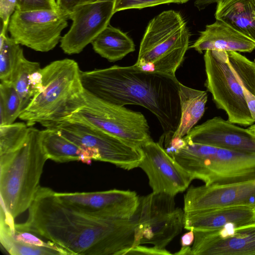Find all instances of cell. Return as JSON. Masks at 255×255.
<instances>
[{
    "mask_svg": "<svg viewBox=\"0 0 255 255\" xmlns=\"http://www.w3.org/2000/svg\"><path fill=\"white\" fill-rule=\"evenodd\" d=\"M17 225L51 241L69 255H124L134 245L132 218L116 220L83 213L63 203L48 187H40L27 220Z\"/></svg>",
    "mask_w": 255,
    "mask_h": 255,
    "instance_id": "obj_1",
    "label": "cell"
},
{
    "mask_svg": "<svg viewBox=\"0 0 255 255\" xmlns=\"http://www.w3.org/2000/svg\"><path fill=\"white\" fill-rule=\"evenodd\" d=\"M82 86L94 96L113 105H134L150 111L168 142L179 124L180 84L175 75L142 70L134 64L80 71Z\"/></svg>",
    "mask_w": 255,
    "mask_h": 255,
    "instance_id": "obj_2",
    "label": "cell"
},
{
    "mask_svg": "<svg viewBox=\"0 0 255 255\" xmlns=\"http://www.w3.org/2000/svg\"><path fill=\"white\" fill-rule=\"evenodd\" d=\"M41 71V89L19 116L28 127L39 123L46 128L63 121L79 108L84 100L81 70L75 60L54 61Z\"/></svg>",
    "mask_w": 255,
    "mask_h": 255,
    "instance_id": "obj_3",
    "label": "cell"
},
{
    "mask_svg": "<svg viewBox=\"0 0 255 255\" xmlns=\"http://www.w3.org/2000/svg\"><path fill=\"white\" fill-rule=\"evenodd\" d=\"M47 159L40 130L31 127L19 147L0 154V204L13 218L28 209L34 201Z\"/></svg>",
    "mask_w": 255,
    "mask_h": 255,
    "instance_id": "obj_4",
    "label": "cell"
},
{
    "mask_svg": "<svg viewBox=\"0 0 255 255\" xmlns=\"http://www.w3.org/2000/svg\"><path fill=\"white\" fill-rule=\"evenodd\" d=\"M183 139L182 146L171 156L193 179L201 180L205 185L255 180V153L242 152Z\"/></svg>",
    "mask_w": 255,
    "mask_h": 255,
    "instance_id": "obj_5",
    "label": "cell"
},
{
    "mask_svg": "<svg viewBox=\"0 0 255 255\" xmlns=\"http://www.w3.org/2000/svg\"><path fill=\"white\" fill-rule=\"evenodd\" d=\"M190 36L179 12H161L148 23L134 65L145 71L175 75L189 47Z\"/></svg>",
    "mask_w": 255,
    "mask_h": 255,
    "instance_id": "obj_6",
    "label": "cell"
},
{
    "mask_svg": "<svg viewBox=\"0 0 255 255\" xmlns=\"http://www.w3.org/2000/svg\"><path fill=\"white\" fill-rule=\"evenodd\" d=\"M84 97L81 106L63 121L98 128L138 148L152 140L141 113L105 102L85 90Z\"/></svg>",
    "mask_w": 255,
    "mask_h": 255,
    "instance_id": "obj_7",
    "label": "cell"
},
{
    "mask_svg": "<svg viewBox=\"0 0 255 255\" xmlns=\"http://www.w3.org/2000/svg\"><path fill=\"white\" fill-rule=\"evenodd\" d=\"M174 197L153 192L139 197L132 218L135 223L133 247L150 244L164 249L180 234L184 228L185 212L176 207Z\"/></svg>",
    "mask_w": 255,
    "mask_h": 255,
    "instance_id": "obj_8",
    "label": "cell"
},
{
    "mask_svg": "<svg viewBox=\"0 0 255 255\" xmlns=\"http://www.w3.org/2000/svg\"><path fill=\"white\" fill-rule=\"evenodd\" d=\"M204 60L206 75L205 86L219 109L234 124L250 126L255 123L243 88L229 61L227 52L207 50Z\"/></svg>",
    "mask_w": 255,
    "mask_h": 255,
    "instance_id": "obj_9",
    "label": "cell"
},
{
    "mask_svg": "<svg viewBox=\"0 0 255 255\" xmlns=\"http://www.w3.org/2000/svg\"><path fill=\"white\" fill-rule=\"evenodd\" d=\"M46 128L58 129L65 137L88 150L93 160L109 162L125 170L138 167L142 157L140 148L89 125L63 121Z\"/></svg>",
    "mask_w": 255,
    "mask_h": 255,
    "instance_id": "obj_10",
    "label": "cell"
},
{
    "mask_svg": "<svg viewBox=\"0 0 255 255\" xmlns=\"http://www.w3.org/2000/svg\"><path fill=\"white\" fill-rule=\"evenodd\" d=\"M67 15L61 11L42 9L15 10L7 30L17 43L35 51L46 52L60 42L62 30L68 25Z\"/></svg>",
    "mask_w": 255,
    "mask_h": 255,
    "instance_id": "obj_11",
    "label": "cell"
},
{
    "mask_svg": "<svg viewBox=\"0 0 255 255\" xmlns=\"http://www.w3.org/2000/svg\"><path fill=\"white\" fill-rule=\"evenodd\" d=\"M64 204L94 216L116 220H129L134 216L139 196L134 191L112 189L91 192L57 193Z\"/></svg>",
    "mask_w": 255,
    "mask_h": 255,
    "instance_id": "obj_12",
    "label": "cell"
},
{
    "mask_svg": "<svg viewBox=\"0 0 255 255\" xmlns=\"http://www.w3.org/2000/svg\"><path fill=\"white\" fill-rule=\"evenodd\" d=\"M140 149L142 157L138 167L147 175L152 192L175 196L189 187L192 177L161 144L151 140Z\"/></svg>",
    "mask_w": 255,
    "mask_h": 255,
    "instance_id": "obj_13",
    "label": "cell"
},
{
    "mask_svg": "<svg viewBox=\"0 0 255 255\" xmlns=\"http://www.w3.org/2000/svg\"><path fill=\"white\" fill-rule=\"evenodd\" d=\"M115 0H100L79 6L69 14L72 21L69 31L62 37L60 47L68 55L79 54L108 25Z\"/></svg>",
    "mask_w": 255,
    "mask_h": 255,
    "instance_id": "obj_14",
    "label": "cell"
},
{
    "mask_svg": "<svg viewBox=\"0 0 255 255\" xmlns=\"http://www.w3.org/2000/svg\"><path fill=\"white\" fill-rule=\"evenodd\" d=\"M234 206L255 208V180L191 186L184 196L185 212Z\"/></svg>",
    "mask_w": 255,
    "mask_h": 255,
    "instance_id": "obj_15",
    "label": "cell"
},
{
    "mask_svg": "<svg viewBox=\"0 0 255 255\" xmlns=\"http://www.w3.org/2000/svg\"><path fill=\"white\" fill-rule=\"evenodd\" d=\"M194 232L192 255H255V224Z\"/></svg>",
    "mask_w": 255,
    "mask_h": 255,
    "instance_id": "obj_16",
    "label": "cell"
},
{
    "mask_svg": "<svg viewBox=\"0 0 255 255\" xmlns=\"http://www.w3.org/2000/svg\"><path fill=\"white\" fill-rule=\"evenodd\" d=\"M183 138L187 141L246 153H255V134L220 117L195 126Z\"/></svg>",
    "mask_w": 255,
    "mask_h": 255,
    "instance_id": "obj_17",
    "label": "cell"
},
{
    "mask_svg": "<svg viewBox=\"0 0 255 255\" xmlns=\"http://www.w3.org/2000/svg\"><path fill=\"white\" fill-rule=\"evenodd\" d=\"M0 204V241L12 255H69L64 249L39 235L18 227Z\"/></svg>",
    "mask_w": 255,
    "mask_h": 255,
    "instance_id": "obj_18",
    "label": "cell"
},
{
    "mask_svg": "<svg viewBox=\"0 0 255 255\" xmlns=\"http://www.w3.org/2000/svg\"><path fill=\"white\" fill-rule=\"evenodd\" d=\"M252 224H255V208L251 207H228L184 213V228L187 230L212 231L228 225L240 227Z\"/></svg>",
    "mask_w": 255,
    "mask_h": 255,
    "instance_id": "obj_19",
    "label": "cell"
},
{
    "mask_svg": "<svg viewBox=\"0 0 255 255\" xmlns=\"http://www.w3.org/2000/svg\"><path fill=\"white\" fill-rule=\"evenodd\" d=\"M189 47L200 53L207 50L251 53L255 49V42L225 22L216 19L206 26Z\"/></svg>",
    "mask_w": 255,
    "mask_h": 255,
    "instance_id": "obj_20",
    "label": "cell"
},
{
    "mask_svg": "<svg viewBox=\"0 0 255 255\" xmlns=\"http://www.w3.org/2000/svg\"><path fill=\"white\" fill-rule=\"evenodd\" d=\"M215 14L255 42V0H217Z\"/></svg>",
    "mask_w": 255,
    "mask_h": 255,
    "instance_id": "obj_21",
    "label": "cell"
},
{
    "mask_svg": "<svg viewBox=\"0 0 255 255\" xmlns=\"http://www.w3.org/2000/svg\"><path fill=\"white\" fill-rule=\"evenodd\" d=\"M40 139L48 159L58 162L81 161L88 164L93 160L88 150L65 137L56 128L40 130Z\"/></svg>",
    "mask_w": 255,
    "mask_h": 255,
    "instance_id": "obj_22",
    "label": "cell"
},
{
    "mask_svg": "<svg viewBox=\"0 0 255 255\" xmlns=\"http://www.w3.org/2000/svg\"><path fill=\"white\" fill-rule=\"evenodd\" d=\"M179 96L181 110L180 121L170 140L183 138L188 134L203 116L208 100L206 91L191 88L181 83Z\"/></svg>",
    "mask_w": 255,
    "mask_h": 255,
    "instance_id": "obj_23",
    "label": "cell"
},
{
    "mask_svg": "<svg viewBox=\"0 0 255 255\" xmlns=\"http://www.w3.org/2000/svg\"><path fill=\"white\" fill-rule=\"evenodd\" d=\"M91 44L95 52L111 62L121 60L135 50L133 40L126 33L110 24Z\"/></svg>",
    "mask_w": 255,
    "mask_h": 255,
    "instance_id": "obj_24",
    "label": "cell"
},
{
    "mask_svg": "<svg viewBox=\"0 0 255 255\" xmlns=\"http://www.w3.org/2000/svg\"><path fill=\"white\" fill-rule=\"evenodd\" d=\"M23 49L14 39L0 32V81L10 82L14 71L23 57Z\"/></svg>",
    "mask_w": 255,
    "mask_h": 255,
    "instance_id": "obj_25",
    "label": "cell"
},
{
    "mask_svg": "<svg viewBox=\"0 0 255 255\" xmlns=\"http://www.w3.org/2000/svg\"><path fill=\"white\" fill-rule=\"evenodd\" d=\"M40 68L39 63L29 61L23 56L13 73L10 82L20 97L22 111L33 97L31 85V74Z\"/></svg>",
    "mask_w": 255,
    "mask_h": 255,
    "instance_id": "obj_26",
    "label": "cell"
},
{
    "mask_svg": "<svg viewBox=\"0 0 255 255\" xmlns=\"http://www.w3.org/2000/svg\"><path fill=\"white\" fill-rule=\"evenodd\" d=\"M22 111L20 97L11 82L0 83V126L14 123Z\"/></svg>",
    "mask_w": 255,
    "mask_h": 255,
    "instance_id": "obj_27",
    "label": "cell"
},
{
    "mask_svg": "<svg viewBox=\"0 0 255 255\" xmlns=\"http://www.w3.org/2000/svg\"><path fill=\"white\" fill-rule=\"evenodd\" d=\"M227 52L229 64L243 92L255 96V60H251L238 52Z\"/></svg>",
    "mask_w": 255,
    "mask_h": 255,
    "instance_id": "obj_28",
    "label": "cell"
},
{
    "mask_svg": "<svg viewBox=\"0 0 255 255\" xmlns=\"http://www.w3.org/2000/svg\"><path fill=\"white\" fill-rule=\"evenodd\" d=\"M29 127L23 123L0 126V154L12 152L25 141Z\"/></svg>",
    "mask_w": 255,
    "mask_h": 255,
    "instance_id": "obj_29",
    "label": "cell"
},
{
    "mask_svg": "<svg viewBox=\"0 0 255 255\" xmlns=\"http://www.w3.org/2000/svg\"><path fill=\"white\" fill-rule=\"evenodd\" d=\"M189 0H115L114 11L129 9H141L157 5L170 3H183Z\"/></svg>",
    "mask_w": 255,
    "mask_h": 255,
    "instance_id": "obj_30",
    "label": "cell"
},
{
    "mask_svg": "<svg viewBox=\"0 0 255 255\" xmlns=\"http://www.w3.org/2000/svg\"><path fill=\"white\" fill-rule=\"evenodd\" d=\"M42 9L57 10L56 0H17L15 10L27 11Z\"/></svg>",
    "mask_w": 255,
    "mask_h": 255,
    "instance_id": "obj_31",
    "label": "cell"
},
{
    "mask_svg": "<svg viewBox=\"0 0 255 255\" xmlns=\"http://www.w3.org/2000/svg\"><path fill=\"white\" fill-rule=\"evenodd\" d=\"M17 0H0L1 31L6 32L10 17L16 9Z\"/></svg>",
    "mask_w": 255,
    "mask_h": 255,
    "instance_id": "obj_32",
    "label": "cell"
},
{
    "mask_svg": "<svg viewBox=\"0 0 255 255\" xmlns=\"http://www.w3.org/2000/svg\"><path fill=\"white\" fill-rule=\"evenodd\" d=\"M170 255L171 254L165 249H160L153 246L147 247L139 245L126 251L124 254V255Z\"/></svg>",
    "mask_w": 255,
    "mask_h": 255,
    "instance_id": "obj_33",
    "label": "cell"
},
{
    "mask_svg": "<svg viewBox=\"0 0 255 255\" xmlns=\"http://www.w3.org/2000/svg\"><path fill=\"white\" fill-rule=\"evenodd\" d=\"M100 0H56L58 9L68 16L76 7Z\"/></svg>",
    "mask_w": 255,
    "mask_h": 255,
    "instance_id": "obj_34",
    "label": "cell"
},
{
    "mask_svg": "<svg viewBox=\"0 0 255 255\" xmlns=\"http://www.w3.org/2000/svg\"><path fill=\"white\" fill-rule=\"evenodd\" d=\"M184 234L181 238V245L182 248L191 247L193 245L195 239V234L193 230Z\"/></svg>",
    "mask_w": 255,
    "mask_h": 255,
    "instance_id": "obj_35",
    "label": "cell"
},
{
    "mask_svg": "<svg viewBox=\"0 0 255 255\" xmlns=\"http://www.w3.org/2000/svg\"><path fill=\"white\" fill-rule=\"evenodd\" d=\"M248 128L254 134H255V123L250 126Z\"/></svg>",
    "mask_w": 255,
    "mask_h": 255,
    "instance_id": "obj_36",
    "label": "cell"
}]
</instances>
